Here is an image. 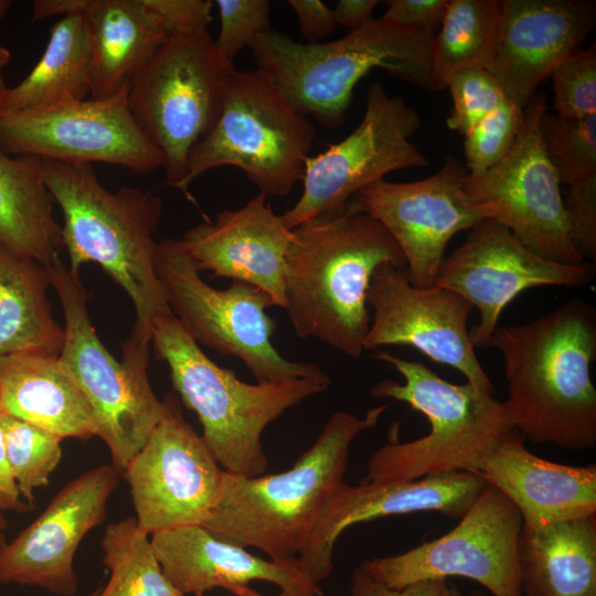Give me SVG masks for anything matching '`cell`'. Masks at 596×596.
Here are the masks:
<instances>
[{
    "label": "cell",
    "instance_id": "6da1fadb",
    "mask_svg": "<svg viewBox=\"0 0 596 596\" xmlns=\"http://www.w3.org/2000/svg\"><path fill=\"white\" fill-rule=\"evenodd\" d=\"M502 355L503 402L511 424L534 444L573 451L596 446V311L572 298L522 324L498 327L489 342Z\"/></svg>",
    "mask_w": 596,
    "mask_h": 596
},
{
    "label": "cell",
    "instance_id": "7a4b0ae2",
    "mask_svg": "<svg viewBox=\"0 0 596 596\" xmlns=\"http://www.w3.org/2000/svg\"><path fill=\"white\" fill-rule=\"evenodd\" d=\"M385 263L406 269L398 244L353 199L292 228L284 309L296 334L360 358L370 328V280Z\"/></svg>",
    "mask_w": 596,
    "mask_h": 596
},
{
    "label": "cell",
    "instance_id": "3957f363",
    "mask_svg": "<svg viewBox=\"0 0 596 596\" xmlns=\"http://www.w3.org/2000/svg\"><path fill=\"white\" fill-rule=\"evenodd\" d=\"M41 160L43 182L63 214L68 268L78 273L84 264H98L134 305L129 339L150 344L156 321L173 315L155 264L161 199L139 188L110 191L89 163Z\"/></svg>",
    "mask_w": 596,
    "mask_h": 596
},
{
    "label": "cell",
    "instance_id": "277c9868",
    "mask_svg": "<svg viewBox=\"0 0 596 596\" xmlns=\"http://www.w3.org/2000/svg\"><path fill=\"white\" fill-rule=\"evenodd\" d=\"M393 401L363 418L333 413L313 445L284 472L245 478L224 472L216 500L201 526L272 561L296 564L327 499L343 481L350 446L376 426Z\"/></svg>",
    "mask_w": 596,
    "mask_h": 596
},
{
    "label": "cell",
    "instance_id": "5b68a950",
    "mask_svg": "<svg viewBox=\"0 0 596 596\" xmlns=\"http://www.w3.org/2000/svg\"><path fill=\"white\" fill-rule=\"evenodd\" d=\"M433 35L372 19L343 38L304 44L270 29L251 44L256 70L307 118L328 128L345 119L353 89L374 68L428 91L445 87L434 74Z\"/></svg>",
    "mask_w": 596,
    "mask_h": 596
},
{
    "label": "cell",
    "instance_id": "8992f818",
    "mask_svg": "<svg viewBox=\"0 0 596 596\" xmlns=\"http://www.w3.org/2000/svg\"><path fill=\"white\" fill-rule=\"evenodd\" d=\"M374 359L392 365L404 383L383 380L370 391L374 398L404 402L422 413L429 430L421 438L389 443L368 459L362 483L415 480L455 471L476 472L498 445L514 430L507 407L469 383L454 384L421 362L385 351Z\"/></svg>",
    "mask_w": 596,
    "mask_h": 596
},
{
    "label": "cell",
    "instance_id": "52a82bcc",
    "mask_svg": "<svg viewBox=\"0 0 596 596\" xmlns=\"http://www.w3.org/2000/svg\"><path fill=\"white\" fill-rule=\"evenodd\" d=\"M150 344L156 356L168 364L172 385L185 407L198 415L201 437L220 467L245 478L266 470L265 428L331 383L312 379L245 383L206 356L173 315L156 321Z\"/></svg>",
    "mask_w": 596,
    "mask_h": 596
},
{
    "label": "cell",
    "instance_id": "ba28073f",
    "mask_svg": "<svg viewBox=\"0 0 596 596\" xmlns=\"http://www.w3.org/2000/svg\"><path fill=\"white\" fill-rule=\"evenodd\" d=\"M64 316V343L60 360L72 374L95 413L97 436L109 448L113 467L123 473L143 447L168 406L153 393L148 379L150 344L128 338L123 360L103 344L89 319V292L78 273L61 258L46 266Z\"/></svg>",
    "mask_w": 596,
    "mask_h": 596
},
{
    "label": "cell",
    "instance_id": "9c48e42d",
    "mask_svg": "<svg viewBox=\"0 0 596 596\" xmlns=\"http://www.w3.org/2000/svg\"><path fill=\"white\" fill-rule=\"evenodd\" d=\"M316 137L312 123L258 70L234 71L214 128L191 150L178 190L223 166L241 169L259 193L285 196L302 180Z\"/></svg>",
    "mask_w": 596,
    "mask_h": 596
},
{
    "label": "cell",
    "instance_id": "30bf717a",
    "mask_svg": "<svg viewBox=\"0 0 596 596\" xmlns=\"http://www.w3.org/2000/svg\"><path fill=\"white\" fill-rule=\"evenodd\" d=\"M234 71L205 31L169 36L129 81V110L161 153L168 185L179 188L192 148L217 123Z\"/></svg>",
    "mask_w": 596,
    "mask_h": 596
},
{
    "label": "cell",
    "instance_id": "8fae6325",
    "mask_svg": "<svg viewBox=\"0 0 596 596\" xmlns=\"http://www.w3.org/2000/svg\"><path fill=\"white\" fill-rule=\"evenodd\" d=\"M155 264L173 316L198 343L241 360L257 383L330 381L319 365L289 361L273 345L276 322L266 309L275 304L267 292L241 280L211 287L181 240H161Z\"/></svg>",
    "mask_w": 596,
    "mask_h": 596
},
{
    "label": "cell",
    "instance_id": "7c38bea8",
    "mask_svg": "<svg viewBox=\"0 0 596 596\" xmlns=\"http://www.w3.org/2000/svg\"><path fill=\"white\" fill-rule=\"evenodd\" d=\"M522 528L517 507L487 483L446 534L401 554L366 560L359 568L393 589L460 576L479 583L492 596H524L518 551Z\"/></svg>",
    "mask_w": 596,
    "mask_h": 596
},
{
    "label": "cell",
    "instance_id": "4fadbf2b",
    "mask_svg": "<svg viewBox=\"0 0 596 596\" xmlns=\"http://www.w3.org/2000/svg\"><path fill=\"white\" fill-rule=\"evenodd\" d=\"M547 109L536 93L524 107L521 132L508 156L481 175H467L465 193L481 219L509 228L526 247L550 260L581 265L573 246L560 181L544 149L540 120Z\"/></svg>",
    "mask_w": 596,
    "mask_h": 596
},
{
    "label": "cell",
    "instance_id": "5bb4252c",
    "mask_svg": "<svg viewBox=\"0 0 596 596\" xmlns=\"http://www.w3.org/2000/svg\"><path fill=\"white\" fill-rule=\"evenodd\" d=\"M419 127L421 117L413 107L389 95L382 83H372L355 129L307 159L301 196L280 215L284 225L291 231L342 207L361 189L395 170L428 166L427 157L411 140Z\"/></svg>",
    "mask_w": 596,
    "mask_h": 596
},
{
    "label": "cell",
    "instance_id": "9a60e30c",
    "mask_svg": "<svg viewBox=\"0 0 596 596\" xmlns=\"http://www.w3.org/2000/svg\"><path fill=\"white\" fill-rule=\"evenodd\" d=\"M127 91L128 86L107 98L0 113V148L11 156L100 162L136 174L153 172L162 167L163 159L135 121Z\"/></svg>",
    "mask_w": 596,
    "mask_h": 596
},
{
    "label": "cell",
    "instance_id": "2e32d148",
    "mask_svg": "<svg viewBox=\"0 0 596 596\" xmlns=\"http://www.w3.org/2000/svg\"><path fill=\"white\" fill-rule=\"evenodd\" d=\"M594 277V264L567 265L544 258L502 224L482 219L443 259L435 285L460 295L479 310L480 321L469 336L475 349H485L501 312L522 291L539 286L584 287Z\"/></svg>",
    "mask_w": 596,
    "mask_h": 596
},
{
    "label": "cell",
    "instance_id": "e0dca14e",
    "mask_svg": "<svg viewBox=\"0 0 596 596\" xmlns=\"http://www.w3.org/2000/svg\"><path fill=\"white\" fill-rule=\"evenodd\" d=\"M166 403V416L123 472L137 523L148 535L201 525L225 472L182 416L177 398L168 396Z\"/></svg>",
    "mask_w": 596,
    "mask_h": 596
},
{
    "label": "cell",
    "instance_id": "ac0fdd59",
    "mask_svg": "<svg viewBox=\"0 0 596 596\" xmlns=\"http://www.w3.org/2000/svg\"><path fill=\"white\" fill-rule=\"evenodd\" d=\"M366 301L374 315L364 350L413 347L432 361L457 370L479 391L494 394L467 328L473 307L460 295L436 285L416 287L405 269L385 263L372 274Z\"/></svg>",
    "mask_w": 596,
    "mask_h": 596
},
{
    "label": "cell",
    "instance_id": "d6986e66",
    "mask_svg": "<svg viewBox=\"0 0 596 596\" xmlns=\"http://www.w3.org/2000/svg\"><path fill=\"white\" fill-rule=\"evenodd\" d=\"M467 175L466 167L448 155L428 178L412 182L382 179L352 198L398 244L409 281L416 287L435 285L450 238L482 220L465 193Z\"/></svg>",
    "mask_w": 596,
    "mask_h": 596
},
{
    "label": "cell",
    "instance_id": "ffe728a7",
    "mask_svg": "<svg viewBox=\"0 0 596 596\" xmlns=\"http://www.w3.org/2000/svg\"><path fill=\"white\" fill-rule=\"evenodd\" d=\"M119 472L108 465L66 483L46 509L0 550V582L38 586L57 596L78 589L73 558L86 533L106 517Z\"/></svg>",
    "mask_w": 596,
    "mask_h": 596
},
{
    "label": "cell",
    "instance_id": "44dd1931",
    "mask_svg": "<svg viewBox=\"0 0 596 596\" xmlns=\"http://www.w3.org/2000/svg\"><path fill=\"white\" fill-rule=\"evenodd\" d=\"M487 482L477 473L455 471L390 483L340 482L323 504L298 558V568L313 583L333 571L337 540L348 528L389 515L438 512L460 519Z\"/></svg>",
    "mask_w": 596,
    "mask_h": 596
},
{
    "label": "cell",
    "instance_id": "7402d4cb",
    "mask_svg": "<svg viewBox=\"0 0 596 596\" xmlns=\"http://www.w3.org/2000/svg\"><path fill=\"white\" fill-rule=\"evenodd\" d=\"M498 42L487 70L524 109L541 82L582 49L596 25L594 0H500Z\"/></svg>",
    "mask_w": 596,
    "mask_h": 596
},
{
    "label": "cell",
    "instance_id": "603a6c76",
    "mask_svg": "<svg viewBox=\"0 0 596 596\" xmlns=\"http://www.w3.org/2000/svg\"><path fill=\"white\" fill-rule=\"evenodd\" d=\"M291 231L266 195L258 193L244 206L221 211L215 221L189 228L181 240L199 270L212 277L248 283L285 308L286 254Z\"/></svg>",
    "mask_w": 596,
    "mask_h": 596
},
{
    "label": "cell",
    "instance_id": "cb8c5ba5",
    "mask_svg": "<svg viewBox=\"0 0 596 596\" xmlns=\"http://www.w3.org/2000/svg\"><path fill=\"white\" fill-rule=\"evenodd\" d=\"M162 572L183 595L203 596L215 587L232 594L253 581L277 585L281 592L323 596L317 583L297 564L264 560L228 543L201 525H187L151 535Z\"/></svg>",
    "mask_w": 596,
    "mask_h": 596
},
{
    "label": "cell",
    "instance_id": "d4e9b609",
    "mask_svg": "<svg viewBox=\"0 0 596 596\" xmlns=\"http://www.w3.org/2000/svg\"><path fill=\"white\" fill-rule=\"evenodd\" d=\"M519 510L523 528L596 514V466L550 461L526 449L512 430L475 472Z\"/></svg>",
    "mask_w": 596,
    "mask_h": 596
},
{
    "label": "cell",
    "instance_id": "484cf974",
    "mask_svg": "<svg viewBox=\"0 0 596 596\" xmlns=\"http://www.w3.org/2000/svg\"><path fill=\"white\" fill-rule=\"evenodd\" d=\"M0 402L3 413L62 439L97 436L93 407L58 355L0 358Z\"/></svg>",
    "mask_w": 596,
    "mask_h": 596
},
{
    "label": "cell",
    "instance_id": "4316f807",
    "mask_svg": "<svg viewBox=\"0 0 596 596\" xmlns=\"http://www.w3.org/2000/svg\"><path fill=\"white\" fill-rule=\"evenodd\" d=\"M93 54L91 98L110 97L169 38L145 0H86L81 13Z\"/></svg>",
    "mask_w": 596,
    "mask_h": 596
},
{
    "label": "cell",
    "instance_id": "83f0119b",
    "mask_svg": "<svg viewBox=\"0 0 596 596\" xmlns=\"http://www.w3.org/2000/svg\"><path fill=\"white\" fill-rule=\"evenodd\" d=\"M519 566L536 596H596V514L522 528Z\"/></svg>",
    "mask_w": 596,
    "mask_h": 596
},
{
    "label": "cell",
    "instance_id": "f1b7e54d",
    "mask_svg": "<svg viewBox=\"0 0 596 596\" xmlns=\"http://www.w3.org/2000/svg\"><path fill=\"white\" fill-rule=\"evenodd\" d=\"M46 266L0 243V358L58 355L64 328L54 319Z\"/></svg>",
    "mask_w": 596,
    "mask_h": 596
},
{
    "label": "cell",
    "instance_id": "f546056e",
    "mask_svg": "<svg viewBox=\"0 0 596 596\" xmlns=\"http://www.w3.org/2000/svg\"><path fill=\"white\" fill-rule=\"evenodd\" d=\"M41 162L40 158L11 156L0 148V243L49 266L64 245Z\"/></svg>",
    "mask_w": 596,
    "mask_h": 596
},
{
    "label": "cell",
    "instance_id": "4dcf8cb0",
    "mask_svg": "<svg viewBox=\"0 0 596 596\" xmlns=\"http://www.w3.org/2000/svg\"><path fill=\"white\" fill-rule=\"evenodd\" d=\"M93 54L82 15L60 19L28 76L0 94V113H18L83 100L92 91Z\"/></svg>",
    "mask_w": 596,
    "mask_h": 596
},
{
    "label": "cell",
    "instance_id": "1f68e13d",
    "mask_svg": "<svg viewBox=\"0 0 596 596\" xmlns=\"http://www.w3.org/2000/svg\"><path fill=\"white\" fill-rule=\"evenodd\" d=\"M499 20V0H449L432 42L434 74L445 88V81L454 73L489 68L497 47Z\"/></svg>",
    "mask_w": 596,
    "mask_h": 596
},
{
    "label": "cell",
    "instance_id": "d6a6232c",
    "mask_svg": "<svg viewBox=\"0 0 596 596\" xmlns=\"http://www.w3.org/2000/svg\"><path fill=\"white\" fill-rule=\"evenodd\" d=\"M100 545L110 577L105 588L89 596H184L163 574L136 518L108 524Z\"/></svg>",
    "mask_w": 596,
    "mask_h": 596
},
{
    "label": "cell",
    "instance_id": "836d02e7",
    "mask_svg": "<svg viewBox=\"0 0 596 596\" xmlns=\"http://www.w3.org/2000/svg\"><path fill=\"white\" fill-rule=\"evenodd\" d=\"M8 459L20 494L33 502L34 489L49 483L62 458V438L36 425L2 413Z\"/></svg>",
    "mask_w": 596,
    "mask_h": 596
},
{
    "label": "cell",
    "instance_id": "e575fe53",
    "mask_svg": "<svg viewBox=\"0 0 596 596\" xmlns=\"http://www.w3.org/2000/svg\"><path fill=\"white\" fill-rule=\"evenodd\" d=\"M540 132L560 183L571 185L596 175V114L561 118L546 109Z\"/></svg>",
    "mask_w": 596,
    "mask_h": 596
},
{
    "label": "cell",
    "instance_id": "d590c367",
    "mask_svg": "<svg viewBox=\"0 0 596 596\" xmlns=\"http://www.w3.org/2000/svg\"><path fill=\"white\" fill-rule=\"evenodd\" d=\"M523 121L524 109L510 100L482 118L465 136L468 175H481L502 161L514 146Z\"/></svg>",
    "mask_w": 596,
    "mask_h": 596
},
{
    "label": "cell",
    "instance_id": "8d00e7d4",
    "mask_svg": "<svg viewBox=\"0 0 596 596\" xmlns=\"http://www.w3.org/2000/svg\"><path fill=\"white\" fill-rule=\"evenodd\" d=\"M454 107L447 127L464 137L487 115L509 100L504 92L485 68L454 73L445 81Z\"/></svg>",
    "mask_w": 596,
    "mask_h": 596
},
{
    "label": "cell",
    "instance_id": "74e56055",
    "mask_svg": "<svg viewBox=\"0 0 596 596\" xmlns=\"http://www.w3.org/2000/svg\"><path fill=\"white\" fill-rule=\"evenodd\" d=\"M556 116L582 118L596 114V43L581 49L552 72Z\"/></svg>",
    "mask_w": 596,
    "mask_h": 596
},
{
    "label": "cell",
    "instance_id": "f35d334b",
    "mask_svg": "<svg viewBox=\"0 0 596 596\" xmlns=\"http://www.w3.org/2000/svg\"><path fill=\"white\" fill-rule=\"evenodd\" d=\"M221 28L214 44L223 58L233 63L257 36L268 32L270 4L267 0H216Z\"/></svg>",
    "mask_w": 596,
    "mask_h": 596
},
{
    "label": "cell",
    "instance_id": "ab89813d",
    "mask_svg": "<svg viewBox=\"0 0 596 596\" xmlns=\"http://www.w3.org/2000/svg\"><path fill=\"white\" fill-rule=\"evenodd\" d=\"M571 240L578 254L596 260V175L567 185L563 198Z\"/></svg>",
    "mask_w": 596,
    "mask_h": 596
},
{
    "label": "cell",
    "instance_id": "60d3db41",
    "mask_svg": "<svg viewBox=\"0 0 596 596\" xmlns=\"http://www.w3.org/2000/svg\"><path fill=\"white\" fill-rule=\"evenodd\" d=\"M168 36L207 31L212 22L211 0H145Z\"/></svg>",
    "mask_w": 596,
    "mask_h": 596
},
{
    "label": "cell",
    "instance_id": "b9f144b4",
    "mask_svg": "<svg viewBox=\"0 0 596 596\" xmlns=\"http://www.w3.org/2000/svg\"><path fill=\"white\" fill-rule=\"evenodd\" d=\"M449 0H389L381 19L435 35L440 28Z\"/></svg>",
    "mask_w": 596,
    "mask_h": 596
},
{
    "label": "cell",
    "instance_id": "7bdbcfd3",
    "mask_svg": "<svg viewBox=\"0 0 596 596\" xmlns=\"http://www.w3.org/2000/svg\"><path fill=\"white\" fill-rule=\"evenodd\" d=\"M446 584L445 579H429L393 589L358 567L351 576L350 593L351 596H441Z\"/></svg>",
    "mask_w": 596,
    "mask_h": 596
},
{
    "label": "cell",
    "instance_id": "ee69618b",
    "mask_svg": "<svg viewBox=\"0 0 596 596\" xmlns=\"http://www.w3.org/2000/svg\"><path fill=\"white\" fill-rule=\"evenodd\" d=\"M302 35L309 44L320 43L337 28L333 11L320 0H289Z\"/></svg>",
    "mask_w": 596,
    "mask_h": 596
},
{
    "label": "cell",
    "instance_id": "f6af8a7d",
    "mask_svg": "<svg viewBox=\"0 0 596 596\" xmlns=\"http://www.w3.org/2000/svg\"><path fill=\"white\" fill-rule=\"evenodd\" d=\"M376 0H340L333 11L337 25L355 30L372 20V12L377 6Z\"/></svg>",
    "mask_w": 596,
    "mask_h": 596
},
{
    "label": "cell",
    "instance_id": "bcb514c9",
    "mask_svg": "<svg viewBox=\"0 0 596 596\" xmlns=\"http://www.w3.org/2000/svg\"><path fill=\"white\" fill-rule=\"evenodd\" d=\"M20 491L14 479L4 443V432L0 421V504L3 509L23 510Z\"/></svg>",
    "mask_w": 596,
    "mask_h": 596
},
{
    "label": "cell",
    "instance_id": "7dc6e473",
    "mask_svg": "<svg viewBox=\"0 0 596 596\" xmlns=\"http://www.w3.org/2000/svg\"><path fill=\"white\" fill-rule=\"evenodd\" d=\"M86 0H35L33 1V20H43L52 17L81 15Z\"/></svg>",
    "mask_w": 596,
    "mask_h": 596
},
{
    "label": "cell",
    "instance_id": "c3c4849f",
    "mask_svg": "<svg viewBox=\"0 0 596 596\" xmlns=\"http://www.w3.org/2000/svg\"><path fill=\"white\" fill-rule=\"evenodd\" d=\"M233 594L236 596H267L251 588L248 585L238 587ZM275 596H315V595L281 592L280 594L275 595Z\"/></svg>",
    "mask_w": 596,
    "mask_h": 596
},
{
    "label": "cell",
    "instance_id": "681fc988",
    "mask_svg": "<svg viewBox=\"0 0 596 596\" xmlns=\"http://www.w3.org/2000/svg\"><path fill=\"white\" fill-rule=\"evenodd\" d=\"M10 60V51L7 47L0 45V94L7 88L2 76V70L9 64Z\"/></svg>",
    "mask_w": 596,
    "mask_h": 596
},
{
    "label": "cell",
    "instance_id": "f907efd6",
    "mask_svg": "<svg viewBox=\"0 0 596 596\" xmlns=\"http://www.w3.org/2000/svg\"><path fill=\"white\" fill-rule=\"evenodd\" d=\"M441 596H465L455 585L446 584Z\"/></svg>",
    "mask_w": 596,
    "mask_h": 596
},
{
    "label": "cell",
    "instance_id": "816d5d0a",
    "mask_svg": "<svg viewBox=\"0 0 596 596\" xmlns=\"http://www.w3.org/2000/svg\"><path fill=\"white\" fill-rule=\"evenodd\" d=\"M12 7L11 0H0V23Z\"/></svg>",
    "mask_w": 596,
    "mask_h": 596
},
{
    "label": "cell",
    "instance_id": "f5cc1de1",
    "mask_svg": "<svg viewBox=\"0 0 596 596\" xmlns=\"http://www.w3.org/2000/svg\"><path fill=\"white\" fill-rule=\"evenodd\" d=\"M470 596H487L480 592H475ZM524 596H536L532 592L524 589Z\"/></svg>",
    "mask_w": 596,
    "mask_h": 596
},
{
    "label": "cell",
    "instance_id": "db71d44e",
    "mask_svg": "<svg viewBox=\"0 0 596 596\" xmlns=\"http://www.w3.org/2000/svg\"><path fill=\"white\" fill-rule=\"evenodd\" d=\"M2 509H3V508H2V505L0 504V510H2ZM3 525H4V521H3V518H2V515H1V513H0V529H1Z\"/></svg>",
    "mask_w": 596,
    "mask_h": 596
},
{
    "label": "cell",
    "instance_id": "11a10c76",
    "mask_svg": "<svg viewBox=\"0 0 596 596\" xmlns=\"http://www.w3.org/2000/svg\"><path fill=\"white\" fill-rule=\"evenodd\" d=\"M3 413L2 411V407H1V402H0V415Z\"/></svg>",
    "mask_w": 596,
    "mask_h": 596
}]
</instances>
